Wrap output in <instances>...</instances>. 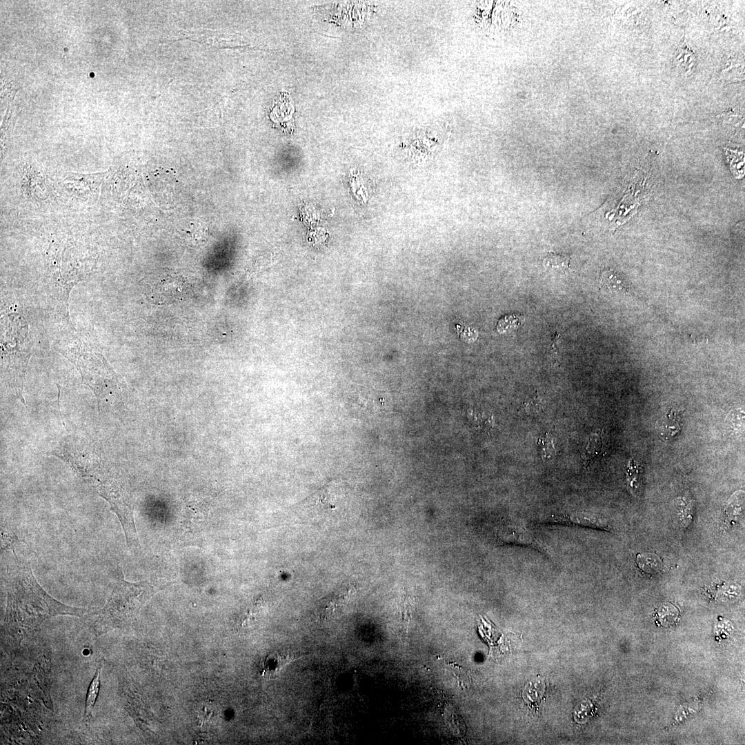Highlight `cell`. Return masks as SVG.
<instances>
[{"instance_id": "obj_8", "label": "cell", "mask_w": 745, "mask_h": 745, "mask_svg": "<svg viewBox=\"0 0 745 745\" xmlns=\"http://www.w3.org/2000/svg\"><path fill=\"white\" fill-rule=\"evenodd\" d=\"M655 429L658 435L664 441H671L675 438L682 429V420L679 413L673 408L667 410L655 423Z\"/></svg>"}, {"instance_id": "obj_7", "label": "cell", "mask_w": 745, "mask_h": 745, "mask_svg": "<svg viewBox=\"0 0 745 745\" xmlns=\"http://www.w3.org/2000/svg\"><path fill=\"white\" fill-rule=\"evenodd\" d=\"M497 541L502 544L532 546L543 548V545L527 529L516 525L500 528L497 533Z\"/></svg>"}, {"instance_id": "obj_15", "label": "cell", "mask_w": 745, "mask_h": 745, "mask_svg": "<svg viewBox=\"0 0 745 745\" xmlns=\"http://www.w3.org/2000/svg\"><path fill=\"white\" fill-rule=\"evenodd\" d=\"M560 335L556 332L553 337L551 344H550L548 352L549 355L555 360V362L559 361V347L558 341H559Z\"/></svg>"}, {"instance_id": "obj_5", "label": "cell", "mask_w": 745, "mask_h": 745, "mask_svg": "<svg viewBox=\"0 0 745 745\" xmlns=\"http://www.w3.org/2000/svg\"><path fill=\"white\" fill-rule=\"evenodd\" d=\"M97 491L110 505L123 527L127 544L130 548H139V542L133 517L132 497L116 480L98 477Z\"/></svg>"}, {"instance_id": "obj_3", "label": "cell", "mask_w": 745, "mask_h": 745, "mask_svg": "<svg viewBox=\"0 0 745 745\" xmlns=\"http://www.w3.org/2000/svg\"><path fill=\"white\" fill-rule=\"evenodd\" d=\"M12 332L8 326L7 332L2 330L1 337V372L4 381L14 390L16 395L24 403L22 395L23 386L28 361L30 357V347L27 337V325L21 320L19 329L16 324V315H8Z\"/></svg>"}, {"instance_id": "obj_11", "label": "cell", "mask_w": 745, "mask_h": 745, "mask_svg": "<svg viewBox=\"0 0 745 745\" xmlns=\"http://www.w3.org/2000/svg\"><path fill=\"white\" fill-rule=\"evenodd\" d=\"M101 668V664L99 665L88 689L83 717V720L85 722L90 720L92 717V709L96 702L100 688V674Z\"/></svg>"}, {"instance_id": "obj_9", "label": "cell", "mask_w": 745, "mask_h": 745, "mask_svg": "<svg viewBox=\"0 0 745 745\" xmlns=\"http://www.w3.org/2000/svg\"><path fill=\"white\" fill-rule=\"evenodd\" d=\"M352 593L350 587L340 588L320 601L317 609L319 617L324 618L331 614L336 608L341 606L349 599Z\"/></svg>"}, {"instance_id": "obj_10", "label": "cell", "mask_w": 745, "mask_h": 745, "mask_svg": "<svg viewBox=\"0 0 745 745\" xmlns=\"http://www.w3.org/2000/svg\"><path fill=\"white\" fill-rule=\"evenodd\" d=\"M297 654L298 653L286 652L285 653H276L268 655L263 663V675L276 673L281 669L284 665L298 657L299 655Z\"/></svg>"}, {"instance_id": "obj_6", "label": "cell", "mask_w": 745, "mask_h": 745, "mask_svg": "<svg viewBox=\"0 0 745 745\" xmlns=\"http://www.w3.org/2000/svg\"><path fill=\"white\" fill-rule=\"evenodd\" d=\"M542 524L578 526L610 531L612 525L608 519L586 512L557 513L539 520Z\"/></svg>"}, {"instance_id": "obj_12", "label": "cell", "mask_w": 745, "mask_h": 745, "mask_svg": "<svg viewBox=\"0 0 745 745\" xmlns=\"http://www.w3.org/2000/svg\"><path fill=\"white\" fill-rule=\"evenodd\" d=\"M693 508L691 500L687 496H684L678 499L677 503V522L682 528H686L691 525L693 518Z\"/></svg>"}, {"instance_id": "obj_13", "label": "cell", "mask_w": 745, "mask_h": 745, "mask_svg": "<svg viewBox=\"0 0 745 745\" xmlns=\"http://www.w3.org/2000/svg\"><path fill=\"white\" fill-rule=\"evenodd\" d=\"M570 259L560 254L550 253L543 260L545 268L551 270L565 272L570 268Z\"/></svg>"}, {"instance_id": "obj_1", "label": "cell", "mask_w": 745, "mask_h": 745, "mask_svg": "<svg viewBox=\"0 0 745 745\" xmlns=\"http://www.w3.org/2000/svg\"><path fill=\"white\" fill-rule=\"evenodd\" d=\"M14 557L8 570V598L3 623V634L14 643H20L34 633L47 619L58 615L81 617L88 612L50 596L34 578L29 562L16 553Z\"/></svg>"}, {"instance_id": "obj_4", "label": "cell", "mask_w": 745, "mask_h": 745, "mask_svg": "<svg viewBox=\"0 0 745 745\" xmlns=\"http://www.w3.org/2000/svg\"><path fill=\"white\" fill-rule=\"evenodd\" d=\"M77 368L84 383L95 393L98 404L118 390V378L101 354L82 343L63 352Z\"/></svg>"}, {"instance_id": "obj_14", "label": "cell", "mask_w": 745, "mask_h": 745, "mask_svg": "<svg viewBox=\"0 0 745 745\" xmlns=\"http://www.w3.org/2000/svg\"><path fill=\"white\" fill-rule=\"evenodd\" d=\"M602 285L610 290L627 291L628 286L615 272L606 270L600 278Z\"/></svg>"}, {"instance_id": "obj_2", "label": "cell", "mask_w": 745, "mask_h": 745, "mask_svg": "<svg viewBox=\"0 0 745 745\" xmlns=\"http://www.w3.org/2000/svg\"><path fill=\"white\" fill-rule=\"evenodd\" d=\"M152 590L147 582H128L119 575L106 605L91 616L90 631L98 637L124 624L135 616Z\"/></svg>"}]
</instances>
